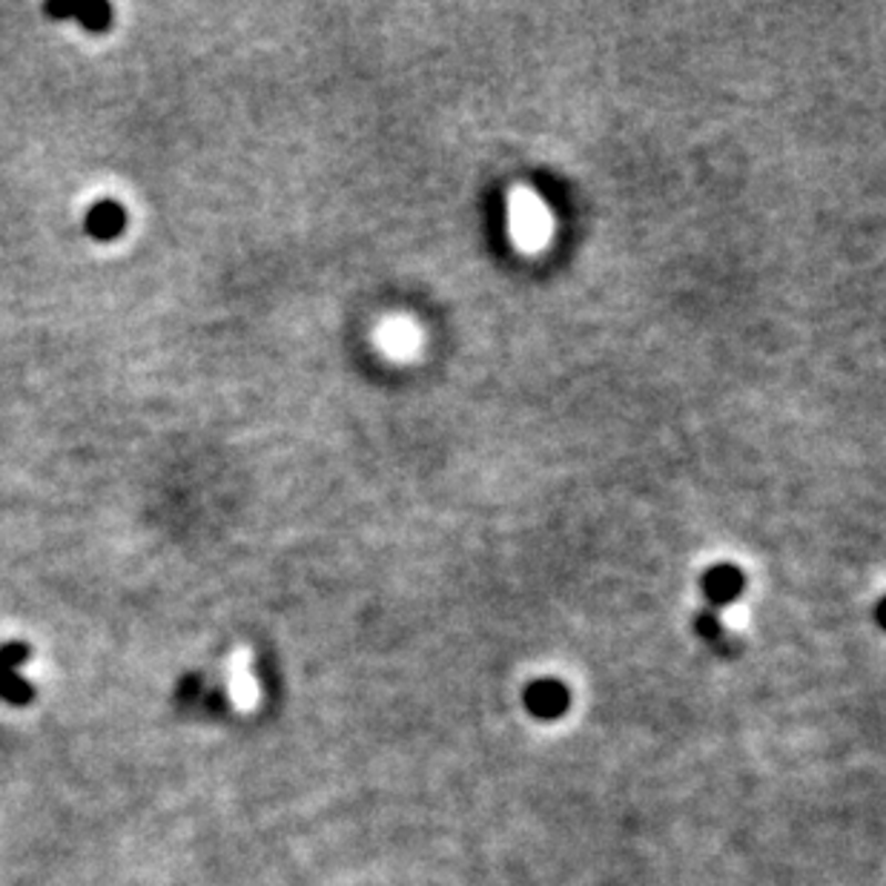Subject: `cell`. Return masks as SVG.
Wrapping results in <instances>:
<instances>
[{
  "mask_svg": "<svg viewBox=\"0 0 886 886\" xmlns=\"http://www.w3.org/2000/svg\"><path fill=\"white\" fill-rule=\"evenodd\" d=\"M508 233L511 242L526 253H537L551 242L554 218L533 190L520 187L508 195Z\"/></svg>",
  "mask_w": 886,
  "mask_h": 886,
  "instance_id": "6da1fadb",
  "label": "cell"
},
{
  "mask_svg": "<svg viewBox=\"0 0 886 886\" xmlns=\"http://www.w3.org/2000/svg\"><path fill=\"white\" fill-rule=\"evenodd\" d=\"M376 345H379L381 354L394 361L414 359L419 354V345H422V333L414 325V319L390 316V319H385L376 327Z\"/></svg>",
  "mask_w": 886,
  "mask_h": 886,
  "instance_id": "7a4b0ae2",
  "label": "cell"
},
{
  "mask_svg": "<svg viewBox=\"0 0 886 886\" xmlns=\"http://www.w3.org/2000/svg\"><path fill=\"white\" fill-rule=\"evenodd\" d=\"M571 706V694L560 680H537L528 685L526 709L537 721H560Z\"/></svg>",
  "mask_w": 886,
  "mask_h": 886,
  "instance_id": "3957f363",
  "label": "cell"
},
{
  "mask_svg": "<svg viewBox=\"0 0 886 886\" xmlns=\"http://www.w3.org/2000/svg\"><path fill=\"white\" fill-rule=\"evenodd\" d=\"M126 227V213L119 202H98L86 213V233L98 242H110L119 238Z\"/></svg>",
  "mask_w": 886,
  "mask_h": 886,
  "instance_id": "277c9868",
  "label": "cell"
},
{
  "mask_svg": "<svg viewBox=\"0 0 886 886\" xmlns=\"http://www.w3.org/2000/svg\"><path fill=\"white\" fill-rule=\"evenodd\" d=\"M706 591L714 603L732 605L737 591H741V577L734 574V571H714L706 580Z\"/></svg>",
  "mask_w": 886,
  "mask_h": 886,
  "instance_id": "5b68a950",
  "label": "cell"
},
{
  "mask_svg": "<svg viewBox=\"0 0 886 886\" xmlns=\"http://www.w3.org/2000/svg\"><path fill=\"white\" fill-rule=\"evenodd\" d=\"M75 18L90 32H106L112 21V9L106 3H83V7H75Z\"/></svg>",
  "mask_w": 886,
  "mask_h": 886,
  "instance_id": "8992f818",
  "label": "cell"
},
{
  "mask_svg": "<svg viewBox=\"0 0 886 886\" xmlns=\"http://www.w3.org/2000/svg\"><path fill=\"white\" fill-rule=\"evenodd\" d=\"M0 694L7 700H14V703H23V700H29V685L23 683L18 674H14V669H3L0 665Z\"/></svg>",
  "mask_w": 886,
  "mask_h": 886,
  "instance_id": "52a82bcc",
  "label": "cell"
},
{
  "mask_svg": "<svg viewBox=\"0 0 886 886\" xmlns=\"http://www.w3.org/2000/svg\"><path fill=\"white\" fill-rule=\"evenodd\" d=\"M27 654H29L27 645H21V643L3 645V649H0V665H3V669H14V665L27 658Z\"/></svg>",
  "mask_w": 886,
  "mask_h": 886,
  "instance_id": "ba28073f",
  "label": "cell"
}]
</instances>
